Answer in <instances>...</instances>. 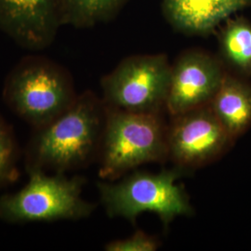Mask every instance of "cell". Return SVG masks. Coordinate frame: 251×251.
Wrapping results in <instances>:
<instances>
[{
	"instance_id": "1",
	"label": "cell",
	"mask_w": 251,
	"mask_h": 251,
	"mask_svg": "<svg viewBox=\"0 0 251 251\" xmlns=\"http://www.w3.org/2000/svg\"><path fill=\"white\" fill-rule=\"evenodd\" d=\"M105 123V104L91 91L77 96L53 121L35 131L27 144V173H64L82 168L99 156Z\"/></svg>"
},
{
	"instance_id": "6",
	"label": "cell",
	"mask_w": 251,
	"mask_h": 251,
	"mask_svg": "<svg viewBox=\"0 0 251 251\" xmlns=\"http://www.w3.org/2000/svg\"><path fill=\"white\" fill-rule=\"evenodd\" d=\"M171 74L166 54L126 57L101 78L102 100L124 111L157 114L166 104Z\"/></svg>"
},
{
	"instance_id": "14",
	"label": "cell",
	"mask_w": 251,
	"mask_h": 251,
	"mask_svg": "<svg viewBox=\"0 0 251 251\" xmlns=\"http://www.w3.org/2000/svg\"><path fill=\"white\" fill-rule=\"evenodd\" d=\"M20 157L14 132L0 114V188L16 181Z\"/></svg>"
},
{
	"instance_id": "11",
	"label": "cell",
	"mask_w": 251,
	"mask_h": 251,
	"mask_svg": "<svg viewBox=\"0 0 251 251\" xmlns=\"http://www.w3.org/2000/svg\"><path fill=\"white\" fill-rule=\"evenodd\" d=\"M209 105L231 138L240 134L251 123V85L227 72Z\"/></svg>"
},
{
	"instance_id": "10",
	"label": "cell",
	"mask_w": 251,
	"mask_h": 251,
	"mask_svg": "<svg viewBox=\"0 0 251 251\" xmlns=\"http://www.w3.org/2000/svg\"><path fill=\"white\" fill-rule=\"evenodd\" d=\"M251 7V0H162L164 18L185 36H208L226 20Z\"/></svg>"
},
{
	"instance_id": "3",
	"label": "cell",
	"mask_w": 251,
	"mask_h": 251,
	"mask_svg": "<svg viewBox=\"0 0 251 251\" xmlns=\"http://www.w3.org/2000/svg\"><path fill=\"white\" fill-rule=\"evenodd\" d=\"M168 156L167 130L157 114L135 113L105 105L100 149V177L115 180L126 172Z\"/></svg>"
},
{
	"instance_id": "5",
	"label": "cell",
	"mask_w": 251,
	"mask_h": 251,
	"mask_svg": "<svg viewBox=\"0 0 251 251\" xmlns=\"http://www.w3.org/2000/svg\"><path fill=\"white\" fill-rule=\"evenodd\" d=\"M180 170L159 173L135 172L119 182L98 183L108 215L135 222L143 212L157 214L165 226L178 216L190 215L193 208L184 190L176 183Z\"/></svg>"
},
{
	"instance_id": "4",
	"label": "cell",
	"mask_w": 251,
	"mask_h": 251,
	"mask_svg": "<svg viewBox=\"0 0 251 251\" xmlns=\"http://www.w3.org/2000/svg\"><path fill=\"white\" fill-rule=\"evenodd\" d=\"M29 181L18 192L0 197V219L9 224L79 220L95 206L81 198L85 179L64 173L28 172Z\"/></svg>"
},
{
	"instance_id": "7",
	"label": "cell",
	"mask_w": 251,
	"mask_h": 251,
	"mask_svg": "<svg viewBox=\"0 0 251 251\" xmlns=\"http://www.w3.org/2000/svg\"><path fill=\"white\" fill-rule=\"evenodd\" d=\"M231 139L209 103L173 116L167 129L168 156L179 167H195L215 158Z\"/></svg>"
},
{
	"instance_id": "2",
	"label": "cell",
	"mask_w": 251,
	"mask_h": 251,
	"mask_svg": "<svg viewBox=\"0 0 251 251\" xmlns=\"http://www.w3.org/2000/svg\"><path fill=\"white\" fill-rule=\"evenodd\" d=\"M76 98L71 74L42 55L21 59L8 74L3 87L5 103L34 129L61 116Z\"/></svg>"
},
{
	"instance_id": "12",
	"label": "cell",
	"mask_w": 251,
	"mask_h": 251,
	"mask_svg": "<svg viewBox=\"0 0 251 251\" xmlns=\"http://www.w3.org/2000/svg\"><path fill=\"white\" fill-rule=\"evenodd\" d=\"M218 33L220 58L241 75H251V22L244 17L226 20Z\"/></svg>"
},
{
	"instance_id": "15",
	"label": "cell",
	"mask_w": 251,
	"mask_h": 251,
	"mask_svg": "<svg viewBox=\"0 0 251 251\" xmlns=\"http://www.w3.org/2000/svg\"><path fill=\"white\" fill-rule=\"evenodd\" d=\"M158 249V243L152 236L143 232H137L130 237L108 243V251H154Z\"/></svg>"
},
{
	"instance_id": "13",
	"label": "cell",
	"mask_w": 251,
	"mask_h": 251,
	"mask_svg": "<svg viewBox=\"0 0 251 251\" xmlns=\"http://www.w3.org/2000/svg\"><path fill=\"white\" fill-rule=\"evenodd\" d=\"M129 0H59L61 25L91 28L117 17Z\"/></svg>"
},
{
	"instance_id": "8",
	"label": "cell",
	"mask_w": 251,
	"mask_h": 251,
	"mask_svg": "<svg viewBox=\"0 0 251 251\" xmlns=\"http://www.w3.org/2000/svg\"><path fill=\"white\" fill-rule=\"evenodd\" d=\"M222 60L202 50H188L171 65L165 106L171 116L208 104L226 75Z\"/></svg>"
},
{
	"instance_id": "9",
	"label": "cell",
	"mask_w": 251,
	"mask_h": 251,
	"mask_svg": "<svg viewBox=\"0 0 251 251\" xmlns=\"http://www.w3.org/2000/svg\"><path fill=\"white\" fill-rule=\"evenodd\" d=\"M60 27L59 0H0V31L25 50L49 48Z\"/></svg>"
}]
</instances>
